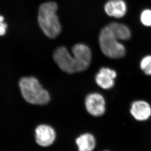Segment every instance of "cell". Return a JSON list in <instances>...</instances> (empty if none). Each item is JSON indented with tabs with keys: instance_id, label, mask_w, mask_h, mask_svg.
<instances>
[{
	"instance_id": "cell-4",
	"label": "cell",
	"mask_w": 151,
	"mask_h": 151,
	"mask_svg": "<svg viewBox=\"0 0 151 151\" xmlns=\"http://www.w3.org/2000/svg\"><path fill=\"white\" fill-rule=\"evenodd\" d=\"M53 58L62 71L69 74L77 72L74 57L64 47H58L54 51Z\"/></svg>"
},
{
	"instance_id": "cell-1",
	"label": "cell",
	"mask_w": 151,
	"mask_h": 151,
	"mask_svg": "<svg viewBox=\"0 0 151 151\" xmlns=\"http://www.w3.org/2000/svg\"><path fill=\"white\" fill-rule=\"evenodd\" d=\"M58 6L55 2L48 1L40 6L38 20L42 30L50 38H55L61 32V25L57 15Z\"/></svg>"
},
{
	"instance_id": "cell-5",
	"label": "cell",
	"mask_w": 151,
	"mask_h": 151,
	"mask_svg": "<svg viewBox=\"0 0 151 151\" xmlns=\"http://www.w3.org/2000/svg\"><path fill=\"white\" fill-rule=\"evenodd\" d=\"M72 53L76 61L77 72L85 71L89 67L92 54L88 47L83 44H77L73 47Z\"/></svg>"
},
{
	"instance_id": "cell-2",
	"label": "cell",
	"mask_w": 151,
	"mask_h": 151,
	"mask_svg": "<svg viewBox=\"0 0 151 151\" xmlns=\"http://www.w3.org/2000/svg\"><path fill=\"white\" fill-rule=\"evenodd\" d=\"M19 87L24 99L29 103L42 105L50 100L49 93L35 77H23L19 81Z\"/></svg>"
},
{
	"instance_id": "cell-3",
	"label": "cell",
	"mask_w": 151,
	"mask_h": 151,
	"mask_svg": "<svg viewBox=\"0 0 151 151\" xmlns=\"http://www.w3.org/2000/svg\"><path fill=\"white\" fill-rule=\"evenodd\" d=\"M99 44L103 53L111 59H120L126 53L125 47L114 35L108 26L101 29L99 36Z\"/></svg>"
},
{
	"instance_id": "cell-15",
	"label": "cell",
	"mask_w": 151,
	"mask_h": 151,
	"mask_svg": "<svg viewBox=\"0 0 151 151\" xmlns=\"http://www.w3.org/2000/svg\"><path fill=\"white\" fill-rule=\"evenodd\" d=\"M7 29V24L4 21V18L0 15V36L4 35Z\"/></svg>"
},
{
	"instance_id": "cell-9",
	"label": "cell",
	"mask_w": 151,
	"mask_h": 151,
	"mask_svg": "<svg viewBox=\"0 0 151 151\" xmlns=\"http://www.w3.org/2000/svg\"><path fill=\"white\" fill-rule=\"evenodd\" d=\"M130 113L137 121H145L151 117V106L147 102L143 100L134 101L131 105Z\"/></svg>"
},
{
	"instance_id": "cell-12",
	"label": "cell",
	"mask_w": 151,
	"mask_h": 151,
	"mask_svg": "<svg viewBox=\"0 0 151 151\" xmlns=\"http://www.w3.org/2000/svg\"><path fill=\"white\" fill-rule=\"evenodd\" d=\"M79 151H93L96 146V138L93 134L86 133L76 139Z\"/></svg>"
},
{
	"instance_id": "cell-16",
	"label": "cell",
	"mask_w": 151,
	"mask_h": 151,
	"mask_svg": "<svg viewBox=\"0 0 151 151\" xmlns=\"http://www.w3.org/2000/svg\"><path fill=\"white\" fill-rule=\"evenodd\" d=\"M107 151V150H106V151Z\"/></svg>"
},
{
	"instance_id": "cell-6",
	"label": "cell",
	"mask_w": 151,
	"mask_h": 151,
	"mask_svg": "<svg viewBox=\"0 0 151 151\" xmlns=\"http://www.w3.org/2000/svg\"><path fill=\"white\" fill-rule=\"evenodd\" d=\"M106 102L104 97L99 93L88 94L85 100V106L87 111L96 117L104 114L106 111Z\"/></svg>"
},
{
	"instance_id": "cell-10",
	"label": "cell",
	"mask_w": 151,
	"mask_h": 151,
	"mask_svg": "<svg viewBox=\"0 0 151 151\" xmlns=\"http://www.w3.org/2000/svg\"><path fill=\"white\" fill-rule=\"evenodd\" d=\"M127 5L124 0H109L104 6L105 13L110 17L121 18L127 12Z\"/></svg>"
},
{
	"instance_id": "cell-13",
	"label": "cell",
	"mask_w": 151,
	"mask_h": 151,
	"mask_svg": "<svg viewBox=\"0 0 151 151\" xmlns=\"http://www.w3.org/2000/svg\"><path fill=\"white\" fill-rule=\"evenodd\" d=\"M140 67L145 74L151 76V55L146 56L142 59Z\"/></svg>"
},
{
	"instance_id": "cell-7",
	"label": "cell",
	"mask_w": 151,
	"mask_h": 151,
	"mask_svg": "<svg viewBox=\"0 0 151 151\" xmlns=\"http://www.w3.org/2000/svg\"><path fill=\"white\" fill-rule=\"evenodd\" d=\"M55 137V132L50 126L40 125L36 129V141L39 145L43 147L51 145Z\"/></svg>"
},
{
	"instance_id": "cell-11",
	"label": "cell",
	"mask_w": 151,
	"mask_h": 151,
	"mask_svg": "<svg viewBox=\"0 0 151 151\" xmlns=\"http://www.w3.org/2000/svg\"><path fill=\"white\" fill-rule=\"evenodd\" d=\"M107 26L119 41H127L131 38V32L127 26L121 23L113 22Z\"/></svg>"
},
{
	"instance_id": "cell-8",
	"label": "cell",
	"mask_w": 151,
	"mask_h": 151,
	"mask_svg": "<svg viewBox=\"0 0 151 151\" xmlns=\"http://www.w3.org/2000/svg\"><path fill=\"white\" fill-rule=\"evenodd\" d=\"M116 76L117 74L114 70L109 68H102L96 75V83L101 88L110 89L114 86V79Z\"/></svg>"
},
{
	"instance_id": "cell-14",
	"label": "cell",
	"mask_w": 151,
	"mask_h": 151,
	"mask_svg": "<svg viewBox=\"0 0 151 151\" xmlns=\"http://www.w3.org/2000/svg\"><path fill=\"white\" fill-rule=\"evenodd\" d=\"M140 21L146 27H151V10L146 9L143 10L140 15Z\"/></svg>"
}]
</instances>
